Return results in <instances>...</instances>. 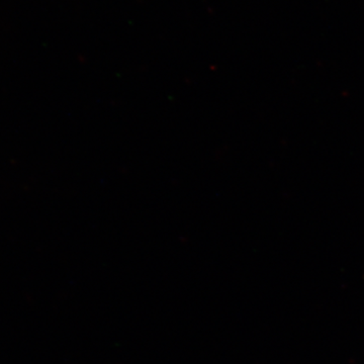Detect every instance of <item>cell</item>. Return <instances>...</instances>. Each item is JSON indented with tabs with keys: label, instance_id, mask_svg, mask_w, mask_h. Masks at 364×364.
I'll return each mask as SVG.
<instances>
[]
</instances>
